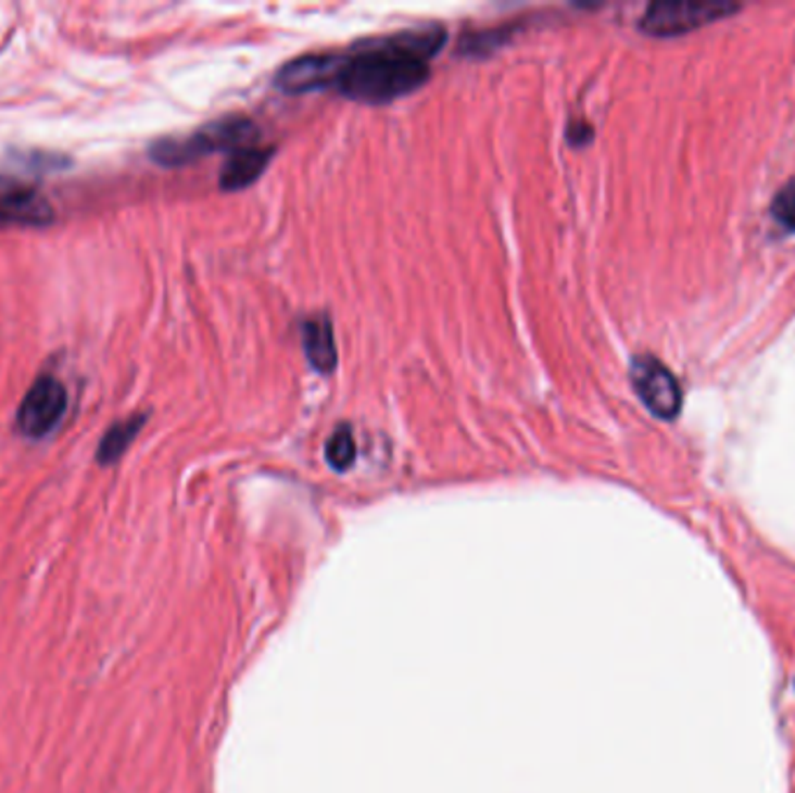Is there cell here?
<instances>
[{
  "mask_svg": "<svg viewBox=\"0 0 795 793\" xmlns=\"http://www.w3.org/2000/svg\"><path fill=\"white\" fill-rule=\"evenodd\" d=\"M444 42L446 30L438 24L356 42L350 52H336L330 89L356 103H391L426 85L430 79V59Z\"/></svg>",
  "mask_w": 795,
  "mask_h": 793,
  "instance_id": "6da1fadb",
  "label": "cell"
},
{
  "mask_svg": "<svg viewBox=\"0 0 795 793\" xmlns=\"http://www.w3.org/2000/svg\"><path fill=\"white\" fill-rule=\"evenodd\" d=\"M258 138L261 130L254 119L244 114H228V117L195 128L189 136L156 140L149 147V156L163 168H179V165L201 161L214 152L230 154L242 147H252Z\"/></svg>",
  "mask_w": 795,
  "mask_h": 793,
  "instance_id": "7a4b0ae2",
  "label": "cell"
},
{
  "mask_svg": "<svg viewBox=\"0 0 795 793\" xmlns=\"http://www.w3.org/2000/svg\"><path fill=\"white\" fill-rule=\"evenodd\" d=\"M68 410V391L54 375H42L26 391L16 410V431L38 440L54 431Z\"/></svg>",
  "mask_w": 795,
  "mask_h": 793,
  "instance_id": "3957f363",
  "label": "cell"
},
{
  "mask_svg": "<svg viewBox=\"0 0 795 793\" xmlns=\"http://www.w3.org/2000/svg\"><path fill=\"white\" fill-rule=\"evenodd\" d=\"M631 382L640 401L660 419H672L682 410V389L674 375L652 356L642 354L631 363Z\"/></svg>",
  "mask_w": 795,
  "mask_h": 793,
  "instance_id": "277c9868",
  "label": "cell"
},
{
  "mask_svg": "<svg viewBox=\"0 0 795 793\" xmlns=\"http://www.w3.org/2000/svg\"><path fill=\"white\" fill-rule=\"evenodd\" d=\"M737 5L723 3H654L644 12L640 28L649 36H679L703 24L721 20Z\"/></svg>",
  "mask_w": 795,
  "mask_h": 793,
  "instance_id": "5b68a950",
  "label": "cell"
},
{
  "mask_svg": "<svg viewBox=\"0 0 795 793\" xmlns=\"http://www.w3.org/2000/svg\"><path fill=\"white\" fill-rule=\"evenodd\" d=\"M333 73L336 52L303 54L281 65L275 75V87L289 96L321 91L333 85Z\"/></svg>",
  "mask_w": 795,
  "mask_h": 793,
  "instance_id": "8992f818",
  "label": "cell"
},
{
  "mask_svg": "<svg viewBox=\"0 0 795 793\" xmlns=\"http://www.w3.org/2000/svg\"><path fill=\"white\" fill-rule=\"evenodd\" d=\"M273 156H275L273 147H256V144L230 152L219 173V187L224 191H240L252 187L265 173V168H268Z\"/></svg>",
  "mask_w": 795,
  "mask_h": 793,
  "instance_id": "52a82bcc",
  "label": "cell"
},
{
  "mask_svg": "<svg viewBox=\"0 0 795 793\" xmlns=\"http://www.w3.org/2000/svg\"><path fill=\"white\" fill-rule=\"evenodd\" d=\"M303 350L314 370L324 375L338 368V344L333 336V324L326 315H312L301 322Z\"/></svg>",
  "mask_w": 795,
  "mask_h": 793,
  "instance_id": "ba28073f",
  "label": "cell"
},
{
  "mask_svg": "<svg viewBox=\"0 0 795 793\" xmlns=\"http://www.w3.org/2000/svg\"><path fill=\"white\" fill-rule=\"evenodd\" d=\"M147 421V415H132L124 421L112 424L105 436L98 442V452H96V461L101 466H112L126 454V450L132 444V440L138 438V433L142 431V426Z\"/></svg>",
  "mask_w": 795,
  "mask_h": 793,
  "instance_id": "9c48e42d",
  "label": "cell"
},
{
  "mask_svg": "<svg viewBox=\"0 0 795 793\" xmlns=\"http://www.w3.org/2000/svg\"><path fill=\"white\" fill-rule=\"evenodd\" d=\"M326 461L333 470H350L356 461V440L352 428L340 424L326 442Z\"/></svg>",
  "mask_w": 795,
  "mask_h": 793,
  "instance_id": "30bf717a",
  "label": "cell"
},
{
  "mask_svg": "<svg viewBox=\"0 0 795 793\" xmlns=\"http://www.w3.org/2000/svg\"><path fill=\"white\" fill-rule=\"evenodd\" d=\"M772 214L784 228L795 230V177L788 179L786 185L777 191L772 201Z\"/></svg>",
  "mask_w": 795,
  "mask_h": 793,
  "instance_id": "8fae6325",
  "label": "cell"
},
{
  "mask_svg": "<svg viewBox=\"0 0 795 793\" xmlns=\"http://www.w3.org/2000/svg\"><path fill=\"white\" fill-rule=\"evenodd\" d=\"M566 136H568V142H570V144H575V147H582V144H586V142L593 138V128H591L584 119L570 122V124H568V130H566Z\"/></svg>",
  "mask_w": 795,
  "mask_h": 793,
  "instance_id": "7c38bea8",
  "label": "cell"
}]
</instances>
